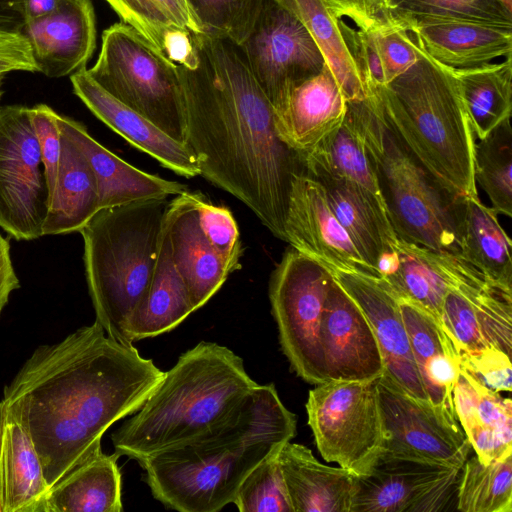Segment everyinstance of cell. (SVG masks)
<instances>
[{"instance_id": "11a10c76", "label": "cell", "mask_w": 512, "mask_h": 512, "mask_svg": "<svg viewBox=\"0 0 512 512\" xmlns=\"http://www.w3.org/2000/svg\"><path fill=\"white\" fill-rule=\"evenodd\" d=\"M508 9L512 10V0H501Z\"/></svg>"}, {"instance_id": "e575fe53", "label": "cell", "mask_w": 512, "mask_h": 512, "mask_svg": "<svg viewBox=\"0 0 512 512\" xmlns=\"http://www.w3.org/2000/svg\"><path fill=\"white\" fill-rule=\"evenodd\" d=\"M306 28L325 64L331 70L348 102L366 97L360 71L348 49L336 19L322 0H276Z\"/></svg>"}, {"instance_id": "816d5d0a", "label": "cell", "mask_w": 512, "mask_h": 512, "mask_svg": "<svg viewBox=\"0 0 512 512\" xmlns=\"http://www.w3.org/2000/svg\"><path fill=\"white\" fill-rule=\"evenodd\" d=\"M24 23L20 0H0V27L22 31Z\"/></svg>"}, {"instance_id": "60d3db41", "label": "cell", "mask_w": 512, "mask_h": 512, "mask_svg": "<svg viewBox=\"0 0 512 512\" xmlns=\"http://www.w3.org/2000/svg\"><path fill=\"white\" fill-rule=\"evenodd\" d=\"M278 452L262 460L241 482L233 501L239 511L293 512Z\"/></svg>"}, {"instance_id": "4dcf8cb0", "label": "cell", "mask_w": 512, "mask_h": 512, "mask_svg": "<svg viewBox=\"0 0 512 512\" xmlns=\"http://www.w3.org/2000/svg\"><path fill=\"white\" fill-rule=\"evenodd\" d=\"M193 312L188 291L172 261L164 222L150 287L128 324L129 340L134 343L169 332Z\"/></svg>"}, {"instance_id": "603a6c76", "label": "cell", "mask_w": 512, "mask_h": 512, "mask_svg": "<svg viewBox=\"0 0 512 512\" xmlns=\"http://www.w3.org/2000/svg\"><path fill=\"white\" fill-rule=\"evenodd\" d=\"M197 195L187 190L174 196L165 218L172 261L195 311L218 292L231 274L200 227Z\"/></svg>"}, {"instance_id": "9c48e42d", "label": "cell", "mask_w": 512, "mask_h": 512, "mask_svg": "<svg viewBox=\"0 0 512 512\" xmlns=\"http://www.w3.org/2000/svg\"><path fill=\"white\" fill-rule=\"evenodd\" d=\"M377 381L327 380L309 391L306 402L322 458L354 476L368 473L383 449Z\"/></svg>"}, {"instance_id": "7c38bea8", "label": "cell", "mask_w": 512, "mask_h": 512, "mask_svg": "<svg viewBox=\"0 0 512 512\" xmlns=\"http://www.w3.org/2000/svg\"><path fill=\"white\" fill-rule=\"evenodd\" d=\"M238 47L274 111L294 85L325 64L303 24L276 0H264L252 32Z\"/></svg>"}, {"instance_id": "52a82bcc", "label": "cell", "mask_w": 512, "mask_h": 512, "mask_svg": "<svg viewBox=\"0 0 512 512\" xmlns=\"http://www.w3.org/2000/svg\"><path fill=\"white\" fill-rule=\"evenodd\" d=\"M362 133L396 234L460 255L462 198L451 196L405 148L369 100L348 102Z\"/></svg>"}, {"instance_id": "681fc988", "label": "cell", "mask_w": 512, "mask_h": 512, "mask_svg": "<svg viewBox=\"0 0 512 512\" xmlns=\"http://www.w3.org/2000/svg\"><path fill=\"white\" fill-rule=\"evenodd\" d=\"M15 71L38 72V68L24 33L0 27V76Z\"/></svg>"}, {"instance_id": "8fae6325", "label": "cell", "mask_w": 512, "mask_h": 512, "mask_svg": "<svg viewBox=\"0 0 512 512\" xmlns=\"http://www.w3.org/2000/svg\"><path fill=\"white\" fill-rule=\"evenodd\" d=\"M49 193L31 109L0 107V227L12 238L42 237Z\"/></svg>"}, {"instance_id": "ffe728a7", "label": "cell", "mask_w": 512, "mask_h": 512, "mask_svg": "<svg viewBox=\"0 0 512 512\" xmlns=\"http://www.w3.org/2000/svg\"><path fill=\"white\" fill-rule=\"evenodd\" d=\"M38 72L49 78L86 67L96 48V19L91 0H63L52 13L25 21Z\"/></svg>"}, {"instance_id": "cb8c5ba5", "label": "cell", "mask_w": 512, "mask_h": 512, "mask_svg": "<svg viewBox=\"0 0 512 512\" xmlns=\"http://www.w3.org/2000/svg\"><path fill=\"white\" fill-rule=\"evenodd\" d=\"M348 101L326 64L317 74L297 83L276 111L280 138L298 153L315 148L344 121Z\"/></svg>"}, {"instance_id": "9a60e30c", "label": "cell", "mask_w": 512, "mask_h": 512, "mask_svg": "<svg viewBox=\"0 0 512 512\" xmlns=\"http://www.w3.org/2000/svg\"><path fill=\"white\" fill-rule=\"evenodd\" d=\"M284 232L291 247L330 271L376 276L333 214L323 186L306 172L293 178Z\"/></svg>"}, {"instance_id": "d6a6232c", "label": "cell", "mask_w": 512, "mask_h": 512, "mask_svg": "<svg viewBox=\"0 0 512 512\" xmlns=\"http://www.w3.org/2000/svg\"><path fill=\"white\" fill-rule=\"evenodd\" d=\"M460 256L492 282L512 289L511 240L478 194L462 198Z\"/></svg>"}, {"instance_id": "9f6ffc18", "label": "cell", "mask_w": 512, "mask_h": 512, "mask_svg": "<svg viewBox=\"0 0 512 512\" xmlns=\"http://www.w3.org/2000/svg\"><path fill=\"white\" fill-rule=\"evenodd\" d=\"M3 76H0V99L3 95V89H2V85H3Z\"/></svg>"}, {"instance_id": "484cf974", "label": "cell", "mask_w": 512, "mask_h": 512, "mask_svg": "<svg viewBox=\"0 0 512 512\" xmlns=\"http://www.w3.org/2000/svg\"><path fill=\"white\" fill-rule=\"evenodd\" d=\"M60 133L86 157L97 181L99 210L155 198H169L188 190L185 184L144 172L101 145L86 126L57 114Z\"/></svg>"}, {"instance_id": "d6986e66", "label": "cell", "mask_w": 512, "mask_h": 512, "mask_svg": "<svg viewBox=\"0 0 512 512\" xmlns=\"http://www.w3.org/2000/svg\"><path fill=\"white\" fill-rule=\"evenodd\" d=\"M306 173L324 188L328 204L363 260L379 277V261L394 252L398 240L389 213L375 197L326 163L303 154Z\"/></svg>"}, {"instance_id": "f6af8a7d", "label": "cell", "mask_w": 512, "mask_h": 512, "mask_svg": "<svg viewBox=\"0 0 512 512\" xmlns=\"http://www.w3.org/2000/svg\"><path fill=\"white\" fill-rule=\"evenodd\" d=\"M339 26L348 49L360 71L363 82L386 85V75L375 29L351 27L342 19Z\"/></svg>"}, {"instance_id": "b9f144b4", "label": "cell", "mask_w": 512, "mask_h": 512, "mask_svg": "<svg viewBox=\"0 0 512 512\" xmlns=\"http://www.w3.org/2000/svg\"><path fill=\"white\" fill-rule=\"evenodd\" d=\"M392 17H438L512 23L501 0H392Z\"/></svg>"}, {"instance_id": "30bf717a", "label": "cell", "mask_w": 512, "mask_h": 512, "mask_svg": "<svg viewBox=\"0 0 512 512\" xmlns=\"http://www.w3.org/2000/svg\"><path fill=\"white\" fill-rule=\"evenodd\" d=\"M332 279L328 268L291 247L269 281L281 349L292 370L314 385L327 381L320 330Z\"/></svg>"}, {"instance_id": "e0dca14e", "label": "cell", "mask_w": 512, "mask_h": 512, "mask_svg": "<svg viewBox=\"0 0 512 512\" xmlns=\"http://www.w3.org/2000/svg\"><path fill=\"white\" fill-rule=\"evenodd\" d=\"M320 342L327 380L364 382L384 372L368 319L334 278L322 312Z\"/></svg>"}, {"instance_id": "44dd1931", "label": "cell", "mask_w": 512, "mask_h": 512, "mask_svg": "<svg viewBox=\"0 0 512 512\" xmlns=\"http://www.w3.org/2000/svg\"><path fill=\"white\" fill-rule=\"evenodd\" d=\"M393 248L396 267L382 280L398 299L416 304L441 326L442 306L448 290L486 277L457 254L435 251L399 236Z\"/></svg>"}, {"instance_id": "ab89813d", "label": "cell", "mask_w": 512, "mask_h": 512, "mask_svg": "<svg viewBox=\"0 0 512 512\" xmlns=\"http://www.w3.org/2000/svg\"><path fill=\"white\" fill-rule=\"evenodd\" d=\"M204 34L241 45L252 32L264 0H189Z\"/></svg>"}, {"instance_id": "ba28073f", "label": "cell", "mask_w": 512, "mask_h": 512, "mask_svg": "<svg viewBox=\"0 0 512 512\" xmlns=\"http://www.w3.org/2000/svg\"><path fill=\"white\" fill-rule=\"evenodd\" d=\"M89 75L106 92L185 144V106L177 65L132 27L115 23L102 33Z\"/></svg>"}, {"instance_id": "4316f807", "label": "cell", "mask_w": 512, "mask_h": 512, "mask_svg": "<svg viewBox=\"0 0 512 512\" xmlns=\"http://www.w3.org/2000/svg\"><path fill=\"white\" fill-rule=\"evenodd\" d=\"M458 423L483 463L512 455V403L460 368L453 391Z\"/></svg>"}, {"instance_id": "6f0895ef", "label": "cell", "mask_w": 512, "mask_h": 512, "mask_svg": "<svg viewBox=\"0 0 512 512\" xmlns=\"http://www.w3.org/2000/svg\"><path fill=\"white\" fill-rule=\"evenodd\" d=\"M391 1H392V0H390V2H391Z\"/></svg>"}, {"instance_id": "2e32d148", "label": "cell", "mask_w": 512, "mask_h": 512, "mask_svg": "<svg viewBox=\"0 0 512 512\" xmlns=\"http://www.w3.org/2000/svg\"><path fill=\"white\" fill-rule=\"evenodd\" d=\"M330 272L368 319L380 348L384 372L407 394L431 406L416 367L398 297L374 275L344 270Z\"/></svg>"}, {"instance_id": "7dc6e473", "label": "cell", "mask_w": 512, "mask_h": 512, "mask_svg": "<svg viewBox=\"0 0 512 512\" xmlns=\"http://www.w3.org/2000/svg\"><path fill=\"white\" fill-rule=\"evenodd\" d=\"M459 358L461 366L486 387L496 392L511 391V356L504 351L489 347Z\"/></svg>"}, {"instance_id": "ac0fdd59", "label": "cell", "mask_w": 512, "mask_h": 512, "mask_svg": "<svg viewBox=\"0 0 512 512\" xmlns=\"http://www.w3.org/2000/svg\"><path fill=\"white\" fill-rule=\"evenodd\" d=\"M434 61L462 69L512 54V23L487 20L393 17Z\"/></svg>"}, {"instance_id": "3957f363", "label": "cell", "mask_w": 512, "mask_h": 512, "mask_svg": "<svg viewBox=\"0 0 512 512\" xmlns=\"http://www.w3.org/2000/svg\"><path fill=\"white\" fill-rule=\"evenodd\" d=\"M297 430L274 384H257L222 422L140 461L153 497L180 512H217L233 503L247 474Z\"/></svg>"}, {"instance_id": "f35d334b", "label": "cell", "mask_w": 512, "mask_h": 512, "mask_svg": "<svg viewBox=\"0 0 512 512\" xmlns=\"http://www.w3.org/2000/svg\"><path fill=\"white\" fill-rule=\"evenodd\" d=\"M512 130L510 118L475 144L474 177L497 214L512 216Z\"/></svg>"}, {"instance_id": "f1b7e54d", "label": "cell", "mask_w": 512, "mask_h": 512, "mask_svg": "<svg viewBox=\"0 0 512 512\" xmlns=\"http://www.w3.org/2000/svg\"><path fill=\"white\" fill-rule=\"evenodd\" d=\"M99 210L96 177L84 154L61 134V152L42 235L80 231Z\"/></svg>"}, {"instance_id": "7402d4cb", "label": "cell", "mask_w": 512, "mask_h": 512, "mask_svg": "<svg viewBox=\"0 0 512 512\" xmlns=\"http://www.w3.org/2000/svg\"><path fill=\"white\" fill-rule=\"evenodd\" d=\"M73 93L105 125L177 175H200L198 164L185 144L174 140L144 116L106 92L84 67L70 75Z\"/></svg>"}, {"instance_id": "7a4b0ae2", "label": "cell", "mask_w": 512, "mask_h": 512, "mask_svg": "<svg viewBox=\"0 0 512 512\" xmlns=\"http://www.w3.org/2000/svg\"><path fill=\"white\" fill-rule=\"evenodd\" d=\"M199 63L178 66L185 145L200 175L244 203L277 238L291 184L306 172L302 155L278 135L274 109L237 45L196 34Z\"/></svg>"}, {"instance_id": "8d00e7d4", "label": "cell", "mask_w": 512, "mask_h": 512, "mask_svg": "<svg viewBox=\"0 0 512 512\" xmlns=\"http://www.w3.org/2000/svg\"><path fill=\"white\" fill-rule=\"evenodd\" d=\"M456 509L463 512L512 511V455L483 463L475 455L462 466Z\"/></svg>"}, {"instance_id": "836d02e7", "label": "cell", "mask_w": 512, "mask_h": 512, "mask_svg": "<svg viewBox=\"0 0 512 512\" xmlns=\"http://www.w3.org/2000/svg\"><path fill=\"white\" fill-rule=\"evenodd\" d=\"M450 68V67H449ZM456 78L478 139L511 118L512 58L471 68H450Z\"/></svg>"}, {"instance_id": "277c9868", "label": "cell", "mask_w": 512, "mask_h": 512, "mask_svg": "<svg viewBox=\"0 0 512 512\" xmlns=\"http://www.w3.org/2000/svg\"><path fill=\"white\" fill-rule=\"evenodd\" d=\"M419 50L417 62L389 84L365 82L366 98L451 196L477 195L475 134L460 86L449 67Z\"/></svg>"}, {"instance_id": "4fadbf2b", "label": "cell", "mask_w": 512, "mask_h": 512, "mask_svg": "<svg viewBox=\"0 0 512 512\" xmlns=\"http://www.w3.org/2000/svg\"><path fill=\"white\" fill-rule=\"evenodd\" d=\"M459 467L381 452L355 476L350 512H440L456 497Z\"/></svg>"}, {"instance_id": "83f0119b", "label": "cell", "mask_w": 512, "mask_h": 512, "mask_svg": "<svg viewBox=\"0 0 512 512\" xmlns=\"http://www.w3.org/2000/svg\"><path fill=\"white\" fill-rule=\"evenodd\" d=\"M293 512H350L355 476L319 462L311 450L286 442L277 455Z\"/></svg>"}, {"instance_id": "f5cc1de1", "label": "cell", "mask_w": 512, "mask_h": 512, "mask_svg": "<svg viewBox=\"0 0 512 512\" xmlns=\"http://www.w3.org/2000/svg\"><path fill=\"white\" fill-rule=\"evenodd\" d=\"M63 0H20L24 21L43 17L54 12Z\"/></svg>"}, {"instance_id": "7bdbcfd3", "label": "cell", "mask_w": 512, "mask_h": 512, "mask_svg": "<svg viewBox=\"0 0 512 512\" xmlns=\"http://www.w3.org/2000/svg\"><path fill=\"white\" fill-rule=\"evenodd\" d=\"M196 203L199 224L205 237L230 273L240 269L243 246L233 214L224 206L210 203L199 193Z\"/></svg>"}, {"instance_id": "bcb514c9", "label": "cell", "mask_w": 512, "mask_h": 512, "mask_svg": "<svg viewBox=\"0 0 512 512\" xmlns=\"http://www.w3.org/2000/svg\"><path fill=\"white\" fill-rule=\"evenodd\" d=\"M30 109L50 196L56 182L61 152V133L56 120L58 113L42 103L30 107Z\"/></svg>"}, {"instance_id": "5bb4252c", "label": "cell", "mask_w": 512, "mask_h": 512, "mask_svg": "<svg viewBox=\"0 0 512 512\" xmlns=\"http://www.w3.org/2000/svg\"><path fill=\"white\" fill-rule=\"evenodd\" d=\"M377 389L382 452L462 468L471 449L463 431L447 425L431 406L407 394L385 372Z\"/></svg>"}, {"instance_id": "8992f818", "label": "cell", "mask_w": 512, "mask_h": 512, "mask_svg": "<svg viewBox=\"0 0 512 512\" xmlns=\"http://www.w3.org/2000/svg\"><path fill=\"white\" fill-rule=\"evenodd\" d=\"M169 198L103 208L79 231L96 321L112 339L133 344L128 324L155 270Z\"/></svg>"}, {"instance_id": "db71d44e", "label": "cell", "mask_w": 512, "mask_h": 512, "mask_svg": "<svg viewBox=\"0 0 512 512\" xmlns=\"http://www.w3.org/2000/svg\"><path fill=\"white\" fill-rule=\"evenodd\" d=\"M7 406L4 400L0 402V512H3V434L6 423Z\"/></svg>"}, {"instance_id": "f907efd6", "label": "cell", "mask_w": 512, "mask_h": 512, "mask_svg": "<svg viewBox=\"0 0 512 512\" xmlns=\"http://www.w3.org/2000/svg\"><path fill=\"white\" fill-rule=\"evenodd\" d=\"M19 286L20 282L12 263L10 243L0 234V315L11 293Z\"/></svg>"}, {"instance_id": "6da1fadb", "label": "cell", "mask_w": 512, "mask_h": 512, "mask_svg": "<svg viewBox=\"0 0 512 512\" xmlns=\"http://www.w3.org/2000/svg\"><path fill=\"white\" fill-rule=\"evenodd\" d=\"M163 377L151 359L95 320L36 348L3 400L26 428L50 488L101 451L108 428L139 410Z\"/></svg>"}, {"instance_id": "ee69618b", "label": "cell", "mask_w": 512, "mask_h": 512, "mask_svg": "<svg viewBox=\"0 0 512 512\" xmlns=\"http://www.w3.org/2000/svg\"><path fill=\"white\" fill-rule=\"evenodd\" d=\"M375 31L386 81L389 84L417 62L420 50L411 34L395 21L376 28Z\"/></svg>"}, {"instance_id": "c3c4849f", "label": "cell", "mask_w": 512, "mask_h": 512, "mask_svg": "<svg viewBox=\"0 0 512 512\" xmlns=\"http://www.w3.org/2000/svg\"><path fill=\"white\" fill-rule=\"evenodd\" d=\"M336 18H349L363 30L379 28L394 22L390 0H322Z\"/></svg>"}, {"instance_id": "1f68e13d", "label": "cell", "mask_w": 512, "mask_h": 512, "mask_svg": "<svg viewBox=\"0 0 512 512\" xmlns=\"http://www.w3.org/2000/svg\"><path fill=\"white\" fill-rule=\"evenodd\" d=\"M2 484L3 512H44L49 486L40 457L17 413L9 407L3 434Z\"/></svg>"}, {"instance_id": "74e56055", "label": "cell", "mask_w": 512, "mask_h": 512, "mask_svg": "<svg viewBox=\"0 0 512 512\" xmlns=\"http://www.w3.org/2000/svg\"><path fill=\"white\" fill-rule=\"evenodd\" d=\"M121 22L129 25L158 51L165 33L182 28L204 34L189 0H105Z\"/></svg>"}, {"instance_id": "f546056e", "label": "cell", "mask_w": 512, "mask_h": 512, "mask_svg": "<svg viewBox=\"0 0 512 512\" xmlns=\"http://www.w3.org/2000/svg\"><path fill=\"white\" fill-rule=\"evenodd\" d=\"M120 456L99 451L51 486L44 512H121Z\"/></svg>"}, {"instance_id": "d4e9b609", "label": "cell", "mask_w": 512, "mask_h": 512, "mask_svg": "<svg viewBox=\"0 0 512 512\" xmlns=\"http://www.w3.org/2000/svg\"><path fill=\"white\" fill-rule=\"evenodd\" d=\"M416 367L427 399L451 428L463 431L454 408L453 391L461 363L444 328L416 304L399 299Z\"/></svg>"}, {"instance_id": "680465c9", "label": "cell", "mask_w": 512, "mask_h": 512, "mask_svg": "<svg viewBox=\"0 0 512 512\" xmlns=\"http://www.w3.org/2000/svg\"><path fill=\"white\" fill-rule=\"evenodd\" d=\"M391 3V2H390Z\"/></svg>"}, {"instance_id": "5b68a950", "label": "cell", "mask_w": 512, "mask_h": 512, "mask_svg": "<svg viewBox=\"0 0 512 512\" xmlns=\"http://www.w3.org/2000/svg\"><path fill=\"white\" fill-rule=\"evenodd\" d=\"M257 384L231 349L201 341L111 435L115 452L138 462L189 441L225 420Z\"/></svg>"}, {"instance_id": "d590c367", "label": "cell", "mask_w": 512, "mask_h": 512, "mask_svg": "<svg viewBox=\"0 0 512 512\" xmlns=\"http://www.w3.org/2000/svg\"><path fill=\"white\" fill-rule=\"evenodd\" d=\"M305 154L322 160L334 171L370 193L387 209L362 133L348 108L342 124Z\"/></svg>"}]
</instances>
